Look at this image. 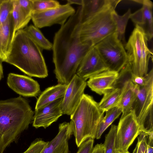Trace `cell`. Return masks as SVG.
I'll return each mask as SVG.
<instances>
[{"instance_id": "cell-9", "label": "cell", "mask_w": 153, "mask_h": 153, "mask_svg": "<svg viewBox=\"0 0 153 153\" xmlns=\"http://www.w3.org/2000/svg\"><path fill=\"white\" fill-rule=\"evenodd\" d=\"M141 133L140 127L131 111L120 118L115 139L116 150L128 151L136 137Z\"/></svg>"}, {"instance_id": "cell-8", "label": "cell", "mask_w": 153, "mask_h": 153, "mask_svg": "<svg viewBox=\"0 0 153 153\" xmlns=\"http://www.w3.org/2000/svg\"><path fill=\"white\" fill-rule=\"evenodd\" d=\"M110 71L119 72L127 63L124 47L117 38L116 32L94 46Z\"/></svg>"}, {"instance_id": "cell-15", "label": "cell", "mask_w": 153, "mask_h": 153, "mask_svg": "<svg viewBox=\"0 0 153 153\" xmlns=\"http://www.w3.org/2000/svg\"><path fill=\"white\" fill-rule=\"evenodd\" d=\"M143 5L142 7L131 13L130 19L134 24L141 27L147 36L148 40L153 36V4L149 0H134Z\"/></svg>"}, {"instance_id": "cell-16", "label": "cell", "mask_w": 153, "mask_h": 153, "mask_svg": "<svg viewBox=\"0 0 153 153\" xmlns=\"http://www.w3.org/2000/svg\"><path fill=\"white\" fill-rule=\"evenodd\" d=\"M72 134L70 123L60 124L57 134L48 142L41 153H69L68 141Z\"/></svg>"}, {"instance_id": "cell-21", "label": "cell", "mask_w": 153, "mask_h": 153, "mask_svg": "<svg viewBox=\"0 0 153 153\" xmlns=\"http://www.w3.org/2000/svg\"><path fill=\"white\" fill-rule=\"evenodd\" d=\"M136 92L135 85L131 79L127 82L118 105L121 108L123 118L132 111V107L135 100Z\"/></svg>"}, {"instance_id": "cell-37", "label": "cell", "mask_w": 153, "mask_h": 153, "mask_svg": "<svg viewBox=\"0 0 153 153\" xmlns=\"http://www.w3.org/2000/svg\"><path fill=\"white\" fill-rule=\"evenodd\" d=\"M2 62L3 61L0 59V81L4 77Z\"/></svg>"}, {"instance_id": "cell-30", "label": "cell", "mask_w": 153, "mask_h": 153, "mask_svg": "<svg viewBox=\"0 0 153 153\" xmlns=\"http://www.w3.org/2000/svg\"><path fill=\"white\" fill-rule=\"evenodd\" d=\"M40 138H37L33 141L29 147L22 153H41L48 143Z\"/></svg>"}, {"instance_id": "cell-18", "label": "cell", "mask_w": 153, "mask_h": 153, "mask_svg": "<svg viewBox=\"0 0 153 153\" xmlns=\"http://www.w3.org/2000/svg\"><path fill=\"white\" fill-rule=\"evenodd\" d=\"M119 0H82L80 13L81 23L92 17L105 8L116 3Z\"/></svg>"}, {"instance_id": "cell-20", "label": "cell", "mask_w": 153, "mask_h": 153, "mask_svg": "<svg viewBox=\"0 0 153 153\" xmlns=\"http://www.w3.org/2000/svg\"><path fill=\"white\" fill-rule=\"evenodd\" d=\"M67 85L59 83L46 89L38 98L35 110L41 108L58 99L63 97Z\"/></svg>"}, {"instance_id": "cell-13", "label": "cell", "mask_w": 153, "mask_h": 153, "mask_svg": "<svg viewBox=\"0 0 153 153\" xmlns=\"http://www.w3.org/2000/svg\"><path fill=\"white\" fill-rule=\"evenodd\" d=\"M7 83L14 91L23 97H36L41 92L38 82L26 76L10 73Z\"/></svg>"}, {"instance_id": "cell-17", "label": "cell", "mask_w": 153, "mask_h": 153, "mask_svg": "<svg viewBox=\"0 0 153 153\" xmlns=\"http://www.w3.org/2000/svg\"><path fill=\"white\" fill-rule=\"evenodd\" d=\"M119 73L108 70L89 79L87 85L93 91L102 95L113 89L114 84Z\"/></svg>"}, {"instance_id": "cell-35", "label": "cell", "mask_w": 153, "mask_h": 153, "mask_svg": "<svg viewBox=\"0 0 153 153\" xmlns=\"http://www.w3.org/2000/svg\"><path fill=\"white\" fill-rule=\"evenodd\" d=\"M104 152L103 144H97L94 147L91 153H104Z\"/></svg>"}, {"instance_id": "cell-32", "label": "cell", "mask_w": 153, "mask_h": 153, "mask_svg": "<svg viewBox=\"0 0 153 153\" xmlns=\"http://www.w3.org/2000/svg\"><path fill=\"white\" fill-rule=\"evenodd\" d=\"M94 139H88L81 144L76 153H91L94 147Z\"/></svg>"}, {"instance_id": "cell-12", "label": "cell", "mask_w": 153, "mask_h": 153, "mask_svg": "<svg viewBox=\"0 0 153 153\" xmlns=\"http://www.w3.org/2000/svg\"><path fill=\"white\" fill-rule=\"evenodd\" d=\"M108 70L94 46L81 62L76 74L85 81L91 77Z\"/></svg>"}, {"instance_id": "cell-3", "label": "cell", "mask_w": 153, "mask_h": 153, "mask_svg": "<svg viewBox=\"0 0 153 153\" xmlns=\"http://www.w3.org/2000/svg\"><path fill=\"white\" fill-rule=\"evenodd\" d=\"M42 50L24 29L17 31L5 62L30 76L45 78L48 70Z\"/></svg>"}, {"instance_id": "cell-19", "label": "cell", "mask_w": 153, "mask_h": 153, "mask_svg": "<svg viewBox=\"0 0 153 153\" xmlns=\"http://www.w3.org/2000/svg\"><path fill=\"white\" fill-rule=\"evenodd\" d=\"M14 36L12 13L7 21L0 26V59L5 62L10 51Z\"/></svg>"}, {"instance_id": "cell-27", "label": "cell", "mask_w": 153, "mask_h": 153, "mask_svg": "<svg viewBox=\"0 0 153 153\" xmlns=\"http://www.w3.org/2000/svg\"><path fill=\"white\" fill-rule=\"evenodd\" d=\"M33 13L41 12L58 7L59 2L56 0H32Z\"/></svg>"}, {"instance_id": "cell-29", "label": "cell", "mask_w": 153, "mask_h": 153, "mask_svg": "<svg viewBox=\"0 0 153 153\" xmlns=\"http://www.w3.org/2000/svg\"><path fill=\"white\" fill-rule=\"evenodd\" d=\"M13 9V0H0V26L7 21Z\"/></svg>"}, {"instance_id": "cell-6", "label": "cell", "mask_w": 153, "mask_h": 153, "mask_svg": "<svg viewBox=\"0 0 153 153\" xmlns=\"http://www.w3.org/2000/svg\"><path fill=\"white\" fill-rule=\"evenodd\" d=\"M148 41L143 30L136 25L124 46L127 50V63L134 75L143 77L148 73L149 61L153 55L148 47Z\"/></svg>"}, {"instance_id": "cell-33", "label": "cell", "mask_w": 153, "mask_h": 153, "mask_svg": "<svg viewBox=\"0 0 153 153\" xmlns=\"http://www.w3.org/2000/svg\"><path fill=\"white\" fill-rule=\"evenodd\" d=\"M146 75L141 77L134 75L132 74L131 76V81L135 85L143 86L145 84L146 80Z\"/></svg>"}, {"instance_id": "cell-38", "label": "cell", "mask_w": 153, "mask_h": 153, "mask_svg": "<svg viewBox=\"0 0 153 153\" xmlns=\"http://www.w3.org/2000/svg\"><path fill=\"white\" fill-rule=\"evenodd\" d=\"M114 153H130L128 151H120L115 150Z\"/></svg>"}, {"instance_id": "cell-23", "label": "cell", "mask_w": 153, "mask_h": 153, "mask_svg": "<svg viewBox=\"0 0 153 153\" xmlns=\"http://www.w3.org/2000/svg\"><path fill=\"white\" fill-rule=\"evenodd\" d=\"M129 80L126 82L123 88H114L103 95L100 101L98 103L99 107L102 112L104 113L119 105L126 84Z\"/></svg>"}, {"instance_id": "cell-5", "label": "cell", "mask_w": 153, "mask_h": 153, "mask_svg": "<svg viewBox=\"0 0 153 153\" xmlns=\"http://www.w3.org/2000/svg\"><path fill=\"white\" fill-rule=\"evenodd\" d=\"M118 4L109 6L80 23L79 36L82 42L89 43L94 46L116 32V26L112 13Z\"/></svg>"}, {"instance_id": "cell-36", "label": "cell", "mask_w": 153, "mask_h": 153, "mask_svg": "<svg viewBox=\"0 0 153 153\" xmlns=\"http://www.w3.org/2000/svg\"><path fill=\"white\" fill-rule=\"evenodd\" d=\"M67 3L71 5L73 4H76L81 6L82 4V0H67Z\"/></svg>"}, {"instance_id": "cell-7", "label": "cell", "mask_w": 153, "mask_h": 153, "mask_svg": "<svg viewBox=\"0 0 153 153\" xmlns=\"http://www.w3.org/2000/svg\"><path fill=\"white\" fill-rule=\"evenodd\" d=\"M143 86L135 85L136 96L132 111L141 132L153 133V69L146 75Z\"/></svg>"}, {"instance_id": "cell-11", "label": "cell", "mask_w": 153, "mask_h": 153, "mask_svg": "<svg viewBox=\"0 0 153 153\" xmlns=\"http://www.w3.org/2000/svg\"><path fill=\"white\" fill-rule=\"evenodd\" d=\"M87 82L76 74L68 85L61 105L63 114L71 115L79 103Z\"/></svg>"}, {"instance_id": "cell-14", "label": "cell", "mask_w": 153, "mask_h": 153, "mask_svg": "<svg viewBox=\"0 0 153 153\" xmlns=\"http://www.w3.org/2000/svg\"><path fill=\"white\" fill-rule=\"evenodd\" d=\"M63 97L35 110L33 120V126L36 128L41 127L46 128L56 121L63 114L61 109V105Z\"/></svg>"}, {"instance_id": "cell-28", "label": "cell", "mask_w": 153, "mask_h": 153, "mask_svg": "<svg viewBox=\"0 0 153 153\" xmlns=\"http://www.w3.org/2000/svg\"><path fill=\"white\" fill-rule=\"evenodd\" d=\"M117 126L112 125L110 129L105 137L103 144L104 153H114L116 150L115 148V139L117 131Z\"/></svg>"}, {"instance_id": "cell-22", "label": "cell", "mask_w": 153, "mask_h": 153, "mask_svg": "<svg viewBox=\"0 0 153 153\" xmlns=\"http://www.w3.org/2000/svg\"><path fill=\"white\" fill-rule=\"evenodd\" d=\"M32 14L21 6L18 0H13V9L12 15L14 36L17 31L23 29L27 25L31 19Z\"/></svg>"}, {"instance_id": "cell-34", "label": "cell", "mask_w": 153, "mask_h": 153, "mask_svg": "<svg viewBox=\"0 0 153 153\" xmlns=\"http://www.w3.org/2000/svg\"><path fill=\"white\" fill-rule=\"evenodd\" d=\"M153 133L149 134L148 136L146 153H153Z\"/></svg>"}, {"instance_id": "cell-4", "label": "cell", "mask_w": 153, "mask_h": 153, "mask_svg": "<svg viewBox=\"0 0 153 153\" xmlns=\"http://www.w3.org/2000/svg\"><path fill=\"white\" fill-rule=\"evenodd\" d=\"M104 113L91 96L84 94L74 112L70 123L78 147L89 138L94 139L98 125Z\"/></svg>"}, {"instance_id": "cell-31", "label": "cell", "mask_w": 153, "mask_h": 153, "mask_svg": "<svg viewBox=\"0 0 153 153\" xmlns=\"http://www.w3.org/2000/svg\"><path fill=\"white\" fill-rule=\"evenodd\" d=\"M149 134L142 132L139 135L138 142L133 153H146Z\"/></svg>"}, {"instance_id": "cell-26", "label": "cell", "mask_w": 153, "mask_h": 153, "mask_svg": "<svg viewBox=\"0 0 153 153\" xmlns=\"http://www.w3.org/2000/svg\"><path fill=\"white\" fill-rule=\"evenodd\" d=\"M24 29L42 50H50L52 49L53 44L47 39L38 28L34 25H30L26 27Z\"/></svg>"}, {"instance_id": "cell-10", "label": "cell", "mask_w": 153, "mask_h": 153, "mask_svg": "<svg viewBox=\"0 0 153 153\" xmlns=\"http://www.w3.org/2000/svg\"><path fill=\"white\" fill-rule=\"evenodd\" d=\"M75 12L74 9L67 3L45 11L33 13L31 19L34 25L38 28L50 27L56 24L61 26Z\"/></svg>"}, {"instance_id": "cell-25", "label": "cell", "mask_w": 153, "mask_h": 153, "mask_svg": "<svg viewBox=\"0 0 153 153\" xmlns=\"http://www.w3.org/2000/svg\"><path fill=\"white\" fill-rule=\"evenodd\" d=\"M131 13L130 9L123 15H119L114 10L112 15L116 26V33L118 39L124 47L126 42L125 39V32L128 20L130 18Z\"/></svg>"}, {"instance_id": "cell-2", "label": "cell", "mask_w": 153, "mask_h": 153, "mask_svg": "<svg viewBox=\"0 0 153 153\" xmlns=\"http://www.w3.org/2000/svg\"><path fill=\"white\" fill-rule=\"evenodd\" d=\"M33 116L28 101L21 96L0 100V153L11 143H17Z\"/></svg>"}, {"instance_id": "cell-24", "label": "cell", "mask_w": 153, "mask_h": 153, "mask_svg": "<svg viewBox=\"0 0 153 153\" xmlns=\"http://www.w3.org/2000/svg\"><path fill=\"white\" fill-rule=\"evenodd\" d=\"M106 114L100 120L97 128L95 138L99 139L104 131L122 113L121 108L118 105L105 111Z\"/></svg>"}, {"instance_id": "cell-1", "label": "cell", "mask_w": 153, "mask_h": 153, "mask_svg": "<svg viewBox=\"0 0 153 153\" xmlns=\"http://www.w3.org/2000/svg\"><path fill=\"white\" fill-rule=\"evenodd\" d=\"M81 7L55 34L53 44L54 73L59 83L68 85L82 60L93 46L82 42L79 36Z\"/></svg>"}]
</instances>
